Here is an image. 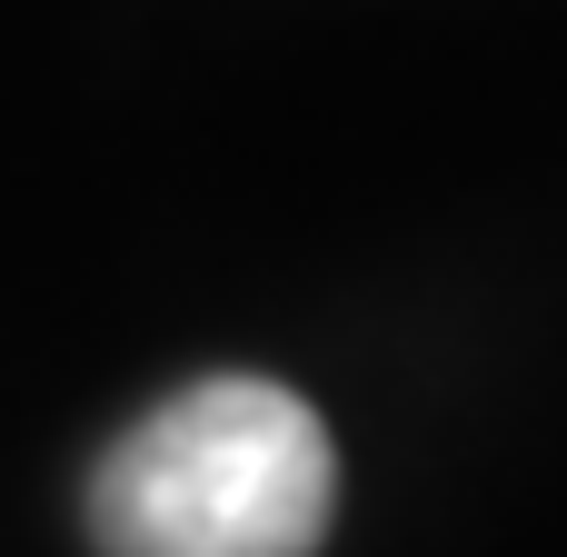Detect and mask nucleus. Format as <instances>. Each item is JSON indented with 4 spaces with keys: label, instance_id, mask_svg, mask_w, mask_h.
<instances>
[{
    "label": "nucleus",
    "instance_id": "nucleus-1",
    "mask_svg": "<svg viewBox=\"0 0 567 557\" xmlns=\"http://www.w3.org/2000/svg\"><path fill=\"white\" fill-rule=\"evenodd\" d=\"M339 508V448L279 379L219 369L120 429L90 468L100 557H319Z\"/></svg>",
    "mask_w": 567,
    "mask_h": 557
}]
</instances>
